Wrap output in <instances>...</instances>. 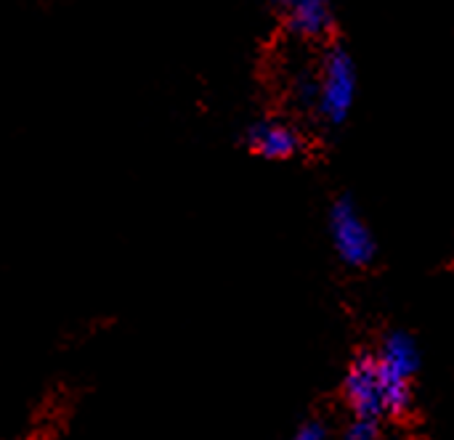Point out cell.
Returning <instances> with one entry per match:
<instances>
[{
  "label": "cell",
  "instance_id": "cell-4",
  "mask_svg": "<svg viewBox=\"0 0 454 440\" xmlns=\"http://www.w3.org/2000/svg\"><path fill=\"white\" fill-rule=\"evenodd\" d=\"M245 143L253 154L263 159H290L303 149V135L279 120H261L247 127Z\"/></svg>",
  "mask_w": 454,
  "mask_h": 440
},
{
  "label": "cell",
  "instance_id": "cell-3",
  "mask_svg": "<svg viewBox=\"0 0 454 440\" xmlns=\"http://www.w3.org/2000/svg\"><path fill=\"white\" fill-rule=\"evenodd\" d=\"M330 236L338 258L351 268H364L372 263L378 244L351 199H338L330 210Z\"/></svg>",
  "mask_w": 454,
  "mask_h": 440
},
{
  "label": "cell",
  "instance_id": "cell-8",
  "mask_svg": "<svg viewBox=\"0 0 454 440\" xmlns=\"http://www.w3.org/2000/svg\"><path fill=\"white\" fill-rule=\"evenodd\" d=\"M295 96L303 106H314L317 101V74L314 72H303L295 80Z\"/></svg>",
  "mask_w": 454,
  "mask_h": 440
},
{
  "label": "cell",
  "instance_id": "cell-9",
  "mask_svg": "<svg viewBox=\"0 0 454 440\" xmlns=\"http://www.w3.org/2000/svg\"><path fill=\"white\" fill-rule=\"evenodd\" d=\"M293 440H327V428L322 422L311 420V422H306V425H301L295 430Z\"/></svg>",
  "mask_w": 454,
  "mask_h": 440
},
{
  "label": "cell",
  "instance_id": "cell-5",
  "mask_svg": "<svg viewBox=\"0 0 454 440\" xmlns=\"http://www.w3.org/2000/svg\"><path fill=\"white\" fill-rule=\"evenodd\" d=\"M375 361H378L386 380H391L396 385H412V377L420 369V348H418L412 335L391 332L383 340L380 353L375 356Z\"/></svg>",
  "mask_w": 454,
  "mask_h": 440
},
{
  "label": "cell",
  "instance_id": "cell-10",
  "mask_svg": "<svg viewBox=\"0 0 454 440\" xmlns=\"http://www.w3.org/2000/svg\"><path fill=\"white\" fill-rule=\"evenodd\" d=\"M269 3H271V5H277V8H287L293 0H269Z\"/></svg>",
  "mask_w": 454,
  "mask_h": 440
},
{
  "label": "cell",
  "instance_id": "cell-7",
  "mask_svg": "<svg viewBox=\"0 0 454 440\" xmlns=\"http://www.w3.org/2000/svg\"><path fill=\"white\" fill-rule=\"evenodd\" d=\"M343 440H380V420L354 417L343 433Z\"/></svg>",
  "mask_w": 454,
  "mask_h": 440
},
{
  "label": "cell",
  "instance_id": "cell-2",
  "mask_svg": "<svg viewBox=\"0 0 454 440\" xmlns=\"http://www.w3.org/2000/svg\"><path fill=\"white\" fill-rule=\"evenodd\" d=\"M356 85L359 80L351 53L340 42L330 45L317 72V101H314V109L327 125L338 127L348 120L356 101Z\"/></svg>",
  "mask_w": 454,
  "mask_h": 440
},
{
  "label": "cell",
  "instance_id": "cell-1",
  "mask_svg": "<svg viewBox=\"0 0 454 440\" xmlns=\"http://www.w3.org/2000/svg\"><path fill=\"white\" fill-rule=\"evenodd\" d=\"M343 396L351 406L354 417H399L412 404V385H396L383 377L375 356L362 353L343 380Z\"/></svg>",
  "mask_w": 454,
  "mask_h": 440
},
{
  "label": "cell",
  "instance_id": "cell-6",
  "mask_svg": "<svg viewBox=\"0 0 454 440\" xmlns=\"http://www.w3.org/2000/svg\"><path fill=\"white\" fill-rule=\"evenodd\" d=\"M287 29L301 40H327L335 32V5L333 0H293L285 8Z\"/></svg>",
  "mask_w": 454,
  "mask_h": 440
}]
</instances>
